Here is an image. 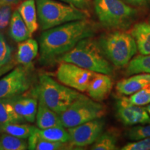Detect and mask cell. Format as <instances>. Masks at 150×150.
Masks as SVG:
<instances>
[{"instance_id":"cell-1","label":"cell","mask_w":150,"mask_h":150,"mask_svg":"<svg viewBox=\"0 0 150 150\" xmlns=\"http://www.w3.org/2000/svg\"><path fill=\"white\" fill-rule=\"evenodd\" d=\"M97 26L88 19L75 20L45 30L39 38L40 61L50 64L68 52L80 40L95 35Z\"/></svg>"},{"instance_id":"cell-2","label":"cell","mask_w":150,"mask_h":150,"mask_svg":"<svg viewBox=\"0 0 150 150\" xmlns=\"http://www.w3.org/2000/svg\"><path fill=\"white\" fill-rule=\"evenodd\" d=\"M67 62L78 65L92 72L111 75L113 67L105 57L97 40L93 37L84 38L68 52L59 58L58 61Z\"/></svg>"},{"instance_id":"cell-3","label":"cell","mask_w":150,"mask_h":150,"mask_svg":"<svg viewBox=\"0 0 150 150\" xmlns=\"http://www.w3.org/2000/svg\"><path fill=\"white\" fill-rule=\"evenodd\" d=\"M96 40L105 57L117 67L128 64L138 51L131 33L121 30L104 33Z\"/></svg>"},{"instance_id":"cell-4","label":"cell","mask_w":150,"mask_h":150,"mask_svg":"<svg viewBox=\"0 0 150 150\" xmlns=\"http://www.w3.org/2000/svg\"><path fill=\"white\" fill-rule=\"evenodd\" d=\"M38 20L42 31L89 18L88 11L55 0H35Z\"/></svg>"},{"instance_id":"cell-5","label":"cell","mask_w":150,"mask_h":150,"mask_svg":"<svg viewBox=\"0 0 150 150\" xmlns=\"http://www.w3.org/2000/svg\"><path fill=\"white\" fill-rule=\"evenodd\" d=\"M94 7L101 24L108 29H128L138 16V11L122 0H94Z\"/></svg>"},{"instance_id":"cell-6","label":"cell","mask_w":150,"mask_h":150,"mask_svg":"<svg viewBox=\"0 0 150 150\" xmlns=\"http://www.w3.org/2000/svg\"><path fill=\"white\" fill-rule=\"evenodd\" d=\"M35 92L38 100L59 115L81 95L77 91L60 83L47 74L40 75Z\"/></svg>"},{"instance_id":"cell-7","label":"cell","mask_w":150,"mask_h":150,"mask_svg":"<svg viewBox=\"0 0 150 150\" xmlns=\"http://www.w3.org/2000/svg\"><path fill=\"white\" fill-rule=\"evenodd\" d=\"M104 112V105L81 94L59 116L62 125L70 128L102 117Z\"/></svg>"},{"instance_id":"cell-8","label":"cell","mask_w":150,"mask_h":150,"mask_svg":"<svg viewBox=\"0 0 150 150\" xmlns=\"http://www.w3.org/2000/svg\"><path fill=\"white\" fill-rule=\"evenodd\" d=\"M32 65L18 66L0 79V99L21 95L32 83Z\"/></svg>"},{"instance_id":"cell-9","label":"cell","mask_w":150,"mask_h":150,"mask_svg":"<svg viewBox=\"0 0 150 150\" xmlns=\"http://www.w3.org/2000/svg\"><path fill=\"white\" fill-rule=\"evenodd\" d=\"M56 72L60 83L79 92H86L95 73L67 62H60Z\"/></svg>"},{"instance_id":"cell-10","label":"cell","mask_w":150,"mask_h":150,"mask_svg":"<svg viewBox=\"0 0 150 150\" xmlns=\"http://www.w3.org/2000/svg\"><path fill=\"white\" fill-rule=\"evenodd\" d=\"M105 121L102 117L67 128L71 146L83 147L92 145L103 133Z\"/></svg>"},{"instance_id":"cell-11","label":"cell","mask_w":150,"mask_h":150,"mask_svg":"<svg viewBox=\"0 0 150 150\" xmlns=\"http://www.w3.org/2000/svg\"><path fill=\"white\" fill-rule=\"evenodd\" d=\"M115 111L118 120L125 126L150 124V116L146 108L131 104L128 97H122L117 99Z\"/></svg>"},{"instance_id":"cell-12","label":"cell","mask_w":150,"mask_h":150,"mask_svg":"<svg viewBox=\"0 0 150 150\" xmlns=\"http://www.w3.org/2000/svg\"><path fill=\"white\" fill-rule=\"evenodd\" d=\"M112 86L110 75L96 72L90 82L86 92L91 98L97 102H101L110 93Z\"/></svg>"},{"instance_id":"cell-13","label":"cell","mask_w":150,"mask_h":150,"mask_svg":"<svg viewBox=\"0 0 150 150\" xmlns=\"http://www.w3.org/2000/svg\"><path fill=\"white\" fill-rule=\"evenodd\" d=\"M149 84L150 74L140 73L120 81L116 85V90L121 95H131Z\"/></svg>"},{"instance_id":"cell-14","label":"cell","mask_w":150,"mask_h":150,"mask_svg":"<svg viewBox=\"0 0 150 150\" xmlns=\"http://www.w3.org/2000/svg\"><path fill=\"white\" fill-rule=\"evenodd\" d=\"M35 122L38 128L40 129L63 126L59 114L48 108L40 100H38Z\"/></svg>"},{"instance_id":"cell-15","label":"cell","mask_w":150,"mask_h":150,"mask_svg":"<svg viewBox=\"0 0 150 150\" xmlns=\"http://www.w3.org/2000/svg\"><path fill=\"white\" fill-rule=\"evenodd\" d=\"M131 34L136 41L138 51L141 54H150V24H136L131 29Z\"/></svg>"},{"instance_id":"cell-16","label":"cell","mask_w":150,"mask_h":150,"mask_svg":"<svg viewBox=\"0 0 150 150\" xmlns=\"http://www.w3.org/2000/svg\"><path fill=\"white\" fill-rule=\"evenodd\" d=\"M39 45L34 39L29 38L19 42L16 60L18 63L23 65H31L38 53Z\"/></svg>"},{"instance_id":"cell-17","label":"cell","mask_w":150,"mask_h":150,"mask_svg":"<svg viewBox=\"0 0 150 150\" xmlns=\"http://www.w3.org/2000/svg\"><path fill=\"white\" fill-rule=\"evenodd\" d=\"M18 11L27 26L30 33H34L38 28L36 4L35 0H24L18 6Z\"/></svg>"},{"instance_id":"cell-18","label":"cell","mask_w":150,"mask_h":150,"mask_svg":"<svg viewBox=\"0 0 150 150\" xmlns=\"http://www.w3.org/2000/svg\"><path fill=\"white\" fill-rule=\"evenodd\" d=\"M9 24V34L16 42H22L32 35L18 11H15L13 13Z\"/></svg>"},{"instance_id":"cell-19","label":"cell","mask_w":150,"mask_h":150,"mask_svg":"<svg viewBox=\"0 0 150 150\" xmlns=\"http://www.w3.org/2000/svg\"><path fill=\"white\" fill-rule=\"evenodd\" d=\"M16 97L0 99V128L7 124L22 123L13 108V102Z\"/></svg>"},{"instance_id":"cell-20","label":"cell","mask_w":150,"mask_h":150,"mask_svg":"<svg viewBox=\"0 0 150 150\" xmlns=\"http://www.w3.org/2000/svg\"><path fill=\"white\" fill-rule=\"evenodd\" d=\"M140 73L150 74V54H140L129 62L125 74L133 75Z\"/></svg>"},{"instance_id":"cell-21","label":"cell","mask_w":150,"mask_h":150,"mask_svg":"<svg viewBox=\"0 0 150 150\" xmlns=\"http://www.w3.org/2000/svg\"><path fill=\"white\" fill-rule=\"evenodd\" d=\"M38 127L22 123H10L0 128V132L6 133L18 138L28 139Z\"/></svg>"},{"instance_id":"cell-22","label":"cell","mask_w":150,"mask_h":150,"mask_svg":"<svg viewBox=\"0 0 150 150\" xmlns=\"http://www.w3.org/2000/svg\"><path fill=\"white\" fill-rule=\"evenodd\" d=\"M40 138L50 141L67 142H70V135L65 127L63 126L53 127L45 129H38Z\"/></svg>"},{"instance_id":"cell-23","label":"cell","mask_w":150,"mask_h":150,"mask_svg":"<svg viewBox=\"0 0 150 150\" xmlns=\"http://www.w3.org/2000/svg\"><path fill=\"white\" fill-rule=\"evenodd\" d=\"M28 142L26 139L2 133L0 136V150H26Z\"/></svg>"},{"instance_id":"cell-24","label":"cell","mask_w":150,"mask_h":150,"mask_svg":"<svg viewBox=\"0 0 150 150\" xmlns=\"http://www.w3.org/2000/svg\"><path fill=\"white\" fill-rule=\"evenodd\" d=\"M117 137L110 131L102 133L95 140L92 146L93 150H113L116 149Z\"/></svg>"},{"instance_id":"cell-25","label":"cell","mask_w":150,"mask_h":150,"mask_svg":"<svg viewBox=\"0 0 150 150\" xmlns=\"http://www.w3.org/2000/svg\"><path fill=\"white\" fill-rule=\"evenodd\" d=\"M38 102L35 97H26L23 95V117L25 121L33 123L35 121Z\"/></svg>"},{"instance_id":"cell-26","label":"cell","mask_w":150,"mask_h":150,"mask_svg":"<svg viewBox=\"0 0 150 150\" xmlns=\"http://www.w3.org/2000/svg\"><path fill=\"white\" fill-rule=\"evenodd\" d=\"M128 99L131 104L138 106L149 104L150 103V84L131 95V97Z\"/></svg>"},{"instance_id":"cell-27","label":"cell","mask_w":150,"mask_h":150,"mask_svg":"<svg viewBox=\"0 0 150 150\" xmlns=\"http://www.w3.org/2000/svg\"><path fill=\"white\" fill-rule=\"evenodd\" d=\"M127 136L133 141L150 138V124L144 126H134L127 131Z\"/></svg>"},{"instance_id":"cell-28","label":"cell","mask_w":150,"mask_h":150,"mask_svg":"<svg viewBox=\"0 0 150 150\" xmlns=\"http://www.w3.org/2000/svg\"><path fill=\"white\" fill-rule=\"evenodd\" d=\"M40 136V135H39ZM66 142H53L39 137L35 150H60L67 149Z\"/></svg>"},{"instance_id":"cell-29","label":"cell","mask_w":150,"mask_h":150,"mask_svg":"<svg viewBox=\"0 0 150 150\" xmlns=\"http://www.w3.org/2000/svg\"><path fill=\"white\" fill-rule=\"evenodd\" d=\"M11 59V48L0 32V67L9 63Z\"/></svg>"},{"instance_id":"cell-30","label":"cell","mask_w":150,"mask_h":150,"mask_svg":"<svg viewBox=\"0 0 150 150\" xmlns=\"http://www.w3.org/2000/svg\"><path fill=\"white\" fill-rule=\"evenodd\" d=\"M11 6L8 4H0V30L5 29L10 23L12 16Z\"/></svg>"},{"instance_id":"cell-31","label":"cell","mask_w":150,"mask_h":150,"mask_svg":"<svg viewBox=\"0 0 150 150\" xmlns=\"http://www.w3.org/2000/svg\"><path fill=\"white\" fill-rule=\"evenodd\" d=\"M122 150H150V138L127 143L122 147Z\"/></svg>"},{"instance_id":"cell-32","label":"cell","mask_w":150,"mask_h":150,"mask_svg":"<svg viewBox=\"0 0 150 150\" xmlns=\"http://www.w3.org/2000/svg\"><path fill=\"white\" fill-rule=\"evenodd\" d=\"M81 10L88 11L91 6L92 0H61Z\"/></svg>"},{"instance_id":"cell-33","label":"cell","mask_w":150,"mask_h":150,"mask_svg":"<svg viewBox=\"0 0 150 150\" xmlns=\"http://www.w3.org/2000/svg\"><path fill=\"white\" fill-rule=\"evenodd\" d=\"M124 2L137 7H142L150 4V0H122Z\"/></svg>"},{"instance_id":"cell-34","label":"cell","mask_w":150,"mask_h":150,"mask_svg":"<svg viewBox=\"0 0 150 150\" xmlns=\"http://www.w3.org/2000/svg\"><path fill=\"white\" fill-rule=\"evenodd\" d=\"M23 0H0V4H8L11 6L16 5Z\"/></svg>"},{"instance_id":"cell-35","label":"cell","mask_w":150,"mask_h":150,"mask_svg":"<svg viewBox=\"0 0 150 150\" xmlns=\"http://www.w3.org/2000/svg\"><path fill=\"white\" fill-rule=\"evenodd\" d=\"M13 66V64L8 63V64L4 65V66L0 67V76H1V74H4L5 72H7V71H8L9 69H11Z\"/></svg>"},{"instance_id":"cell-36","label":"cell","mask_w":150,"mask_h":150,"mask_svg":"<svg viewBox=\"0 0 150 150\" xmlns=\"http://www.w3.org/2000/svg\"><path fill=\"white\" fill-rule=\"evenodd\" d=\"M145 108H146V110H147L148 113H149V115H150V103H149V104H148V105H147V107H146Z\"/></svg>"}]
</instances>
